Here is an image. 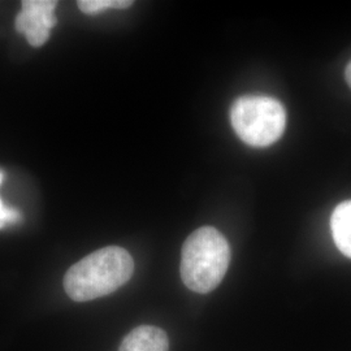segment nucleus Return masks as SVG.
<instances>
[{
  "instance_id": "obj_3",
  "label": "nucleus",
  "mask_w": 351,
  "mask_h": 351,
  "mask_svg": "<svg viewBox=\"0 0 351 351\" xmlns=\"http://www.w3.org/2000/svg\"><path fill=\"white\" fill-rule=\"evenodd\" d=\"M230 123L241 141L246 145L267 147L284 134L287 112L282 103L275 98L246 95L233 103Z\"/></svg>"
},
{
  "instance_id": "obj_4",
  "label": "nucleus",
  "mask_w": 351,
  "mask_h": 351,
  "mask_svg": "<svg viewBox=\"0 0 351 351\" xmlns=\"http://www.w3.org/2000/svg\"><path fill=\"white\" fill-rule=\"evenodd\" d=\"M56 5L58 1L53 0H24L21 3L14 25L19 33L25 36L30 46L40 47L49 40L51 29L58 21Z\"/></svg>"
},
{
  "instance_id": "obj_6",
  "label": "nucleus",
  "mask_w": 351,
  "mask_h": 351,
  "mask_svg": "<svg viewBox=\"0 0 351 351\" xmlns=\"http://www.w3.org/2000/svg\"><path fill=\"white\" fill-rule=\"evenodd\" d=\"M330 229L337 249L351 259V201L342 202L335 208Z\"/></svg>"
},
{
  "instance_id": "obj_7",
  "label": "nucleus",
  "mask_w": 351,
  "mask_h": 351,
  "mask_svg": "<svg viewBox=\"0 0 351 351\" xmlns=\"http://www.w3.org/2000/svg\"><path fill=\"white\" fill-rule=\"evenodd\" d=\"M77 5L85 14H97L106 10H125L133 5L132 0H80Z\"/></svg>"
},
{
  "instance_id": "obj_9",
  "label": "nucleus",
  "mask_w": 351,
  "mask_h": 351,
  "mask_svg": "<svg viewBox=\"0 0 351 351\" xmlns=\"http://www.w3.org/2000/svg\"><path fill=\"white\" fill-rule=\"evenodd\" d=\"M345 78H346V82H348L349 88H351V60L345 68Z\"/></svg>"
},
{
  "instance_id": "obj_2",
  "label": "nucleus",
  "mask_w": 351,
  "mask_h": 351,
  "mask_svg": "<svg viewBox=\"0 0 351 351\" xmlns=\"http://www.w3.org/2000/svg\"><path fill=\"white\" fill-rule=\"evenodd\" d=\"M230 263V246L213 226H202L184 242L180 274L186 288L207 294L220 285Z\"/></svg>"
},
{
  "instance_id": "obj_8",
  "label": "nucleus",
  "mask_w": 351,
  "mask_h": 351,
  "mask_svg": "<svg viewBox=\"0 0 351 351\" xmlns=\"http://www.w3.org/2000/svg\"><path fill=\"white\" fill-rule=\"evenodd\" d=\"M4 173L0 171V185L3 182ZM20 220V213L14 211L12 208H8L4 206V203L0 199V229L4 228L7 224H12Z\"/></svg>"
},
{
  "instance_id": "obj_5",
  "label": "nucleus",
  "mask_w": 351,
  "mask_h": 351,
  "mask_svg": "<svg viewBox=\"0 0 351 351\" xmlns=\"http://www.w3.org/2000/svg\"><path fill=\"white\" fill-rule=\"evenodd\" d=\"M119 351H169V339L162 328L137 326L121 341Z\"/></svg>"
},
{
  "instance_id": "obj_1",
  "label": "nucleus",
  "mask_w": 351,
  "mask_h": 351,
  "mask_svg": "<svg viewBox=\"0 0 351 351\" xmlns=\"http://www.w3.org/2000/svg\"><path fill=\"white\" fill-rule=\"evenodd\" d=\"M133 272L132 255L120 246H107L94 251L68 269L64 276V290L72 301H93L121 288Z\"/></svg>"
}]
</instances>
